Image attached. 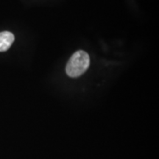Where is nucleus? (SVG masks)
<instances>
[{
    "mask_svg": "<svg viewBox=\"0 0 159 159\" xmlns=\"http://www.w3.org/2000/svg\"><path fill=\"white\" fill-rule=\"evenodd\" d=\"M14 35L11 32L0 33V52H5L11 47L14 41Z\"/></svg>",
    "mask_w": 159,
    "mask_h": 159,
    "instance_id": "f03ea898",
    "label": "nucleus"
},
{
    "mask_svg": "<svg viewBox=\"0 0 159 159\" xmlns=\"http://www.w3.org/2000/svg\"><path fill=\"white\" fill-rule=\"evenodd\" d=\"M90 64V57L83 50L77 51L70 57L66 66V71L68 76L77 77L85 72Z\"/></svg>",
    "mask_w": 159,
    "mask_h": 159,
    "instance_id": "f257e3e1",
    "label": "nucleus"
}]
</instances>
